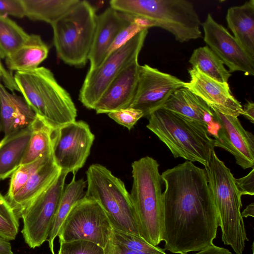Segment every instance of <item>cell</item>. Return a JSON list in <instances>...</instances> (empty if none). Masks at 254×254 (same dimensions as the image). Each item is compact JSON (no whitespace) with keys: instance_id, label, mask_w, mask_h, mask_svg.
I'll return each mask as SVG.
<instances>
[{"instance_id":"1","label":"cell","mask_w":254,"mask_h":254,"mask_svg":"<svg viewBox=\"0 0 254 254\" xmlns=\"http://www.w3.org/2000/svg\"><path fill=\"white\" fill-rule=\"evenodd\" d=\"M161 177L165 186L161 235L164 250L184 254L213 244L218 217L205 169L186 161Z\"/></svg>"},{"instance_id":"2","label":"cell","mask_w":254,"mask_h":254,"mask_svg":"<svg viewBox=\"0 0 254 254\" xmlns=\"http://www.w3.org/2000/svg\"><path fill=\"white\" fill-rule=\"evenodd\" d=\"M14 77L23 99L39 117L58 128L76 121L77 109L68 92L44 66L16 71Z\"/></svg>"},{"instance_id":"3","label":"cell","mask_w":254,"mask_h":254,"mask_svg":"<svg viewBox=\"0 0 254 254\" xmlns=\"http://www.w3.org/2000/svg\"><path fill=\"white\" fill-rule=\"evenodd\" d=\"M204 166L217 210L222 240L236 254H243L249 239L241 212L242 194L236 186V179L214 149Z\"/></svg>"},{"instance_id":"4","label":"cell","mask_w":254,"mask_h":254,"mask_svg":"<svg viewBox=\"0 0 254 254\" xmlns=\"http://www.w3.org/2000/svg\"><path fill=\"white\" fill-rule=\"evenodd\" d=\"M158 162L145 156L131 164L133 179L130 196L141 238L157 246L161 241L163 181Z\"/></svg>"},{"instance_id":"5","label":"cell","mask_w":254,"mask_h":254,"mask_svg":"<svg viewBox=\"0 0 254 254\" xmlns=\"http://www.w3.org/2000/svg\"><path fill=\"white\" fill-rule=\"evenodd\" d=\"M110 7L120 12L146 18L154 27L171 33L184 43L202 37L201 23L193 6L187 0H112Z\"/></svg>"},{"instance_id":"6","label":"cell","mask_w":254,"mask_h":254,"mask_svg":"<svg viewBox=\"0 0 254 254\" xmlns=\"http://www.w3.org/2000/svg\"><path fill=\"white\" fill-rule=\"evenodd\" d=\"M146 127L169 148L175 158L205 165L214 149V139L201 126L160 108L147 117Z\"/></svg>"},{"instance_id":"7","label":"cell","mask_w":254,"mask_h":254,"mask_svg":"<svg viewBox=\"0 0 254 254\" xmlns=\"http://www.w3.org/2000/svg\"><path fill=\"white\" fill-rule=\"evenodd\" d=\"M97 14L88 1L80 0L51 25L57 56L65 64L85 65L94 35Z\"/></svg>"},{"instance_id":"8","label":"cell","mask_w":254,"mask_h":254,"mask_svg":"<svg viewBox=\"0 0 254 254\" xmlns=\"http://www.w3.org/2000/svg\"><path fill=\"white\" fill-rule=\"evenodd\" d=\"M86 183L85 196L100 204L113 228L141 237L130 194L122 180L105 166L93 164L86 171Z\"/></svg>"},{"instance_id":"9","label":"cell","mask_w":254,"mask_h":254,"mask_svg":"<svg viewBox=\"0 0 254 254\" xmlns=\"http://www.w3.org/2000/svg\"><path fill=\"white\" fill-rule=\"evenodd\" d=\"M148 29L143 30L109 54L96 68L88 70L79 94V100L88 109H93L117 75L138 58Z\"/></svg>"},{"instance_id":"10","label":"cell","mask_w":254,"mask_h":254,"mask_svg":"<svg viewBox=\"0 0 254 254\" xmlns=\"http://www.w3.org/2000/svg\"><path fill=\"white\" fill-rule=\"evenodd\" d=\"M113 227L100 204L84 196L71 208L58 233L59 242L83 240L104 249Z\"/></svg>"},{"instance_id":"11","label":"cell","mask_w":254,"mask_h":254,"mask_svg":"<svg viewBox=\"0 0 254 254\" xmlns=\"http://www.w3.org/2000/svg\"><path fill=\"white\" fill-rule=\"evenodd\" d=\"M67 174L61 171L52 184L22 212L21 233L30 248L39 247L48 240Z\"/></svg>"},{"instance_id":"12","label":"cell","mask_w":254,"mask_h":254,"mask_svg":"<svg viewBox=\"0 0 254 254\" xmlns=\"http://www.w3.org/2000/svg\"><path fill=\"white\" fill-rule=\"evenodd\" d=\"M94 139L89 126L83 121H75L58 128L53 155L61 171L75 174L82 168Z\"/></svg>"},{"instance_id":"13","label":"cell","mask_w":254,"mask_h":254,"mask_svg":"<svg viewBox=\"0 0 254 254\" xmlns=\"http://www.w3.org/2000/svg\"><path fill=\"white\" fill-rule=\"evenodd\" d=\"M185 82L148 64L140 65L136 90L129 107L141 111L143 117H148L162 108L175 91L184 87Z\"/></svg>"},{"instance_id":"14","label":"cell","mask_w":254,"mask_h":254,"mask_svg":"<svg viewBox=\"0 0 254 254\" xmlns=\"http://www.w3.org/2000/svg\"><path fill=\"white\" fill-rule=\"evenodd\" d=\"M203 39L207 46L219 58L229 72H243L245 75H254V59L242 48L234 37L210 13L201 23Z\"/></svg>"},{"instance_id":"15","label":"cell","mask_w":254,"mask_h":254,"mask_svg":"<svg viewBox=\"0 0 254 254\" xmlns=\"http://www.w3.org/2000/svg\"><path fill=\"white\" fill-rule=\"evenodd\" d=\"M212 109L220 126L214 138L215 147H221L231 153L243 169L254 168V134L244 128L237 117Z\"/></svg>"},{"instance_id":"16","label":"cell","mask_w":254,"mask_h":254,"mask_svg":"<svg viewBox=\"0 0 254 254\" xmlns=\"http://www.w3.org/2000/svg\"><path fill=\"white\" fill-rule=\"evenodd\" d=\"M190 80L184 87L204 102L211 109L229 115L243 114L240 102L232 94L229 84L217 81L192 66L188 70Z\"/></svg>"},{"instance_id":"17","label":"cell","mask_w":254,"mask_h":254,"mask_svg":"<svg viewBox=\"0 0 254 254\" xmlns=\"http://www.w3.org/2000/svg\"><path fill=\"white\" fill-rule=\"evenodd\" d=\"M133 16L109 7L97 15L93 40L88 56L89 70L98 67L104 61L109 49L118 34L128 26Z\"/></svg>"},{"instance_id":"18","label":"cell","mask_w":254,"mask_h":254,"mask_svg":"<svg viewBox=\"0 0 254 254\" xmlns=\"http://www.w3.org/2000/svg\"><path fill=\"white\" fill-rule=\"evenodd\" d=\"M139 66L138 59L135 60L112 81L94 107L97 114H108L130 106L137 88Z\"/></svg>"},{"instance_id":"19","label":"cell","mask_w":254,"mask_h":254,"mask_svg":"<svg viewBox=\"0 0 254 254\" xmlns=\"http://www.w3.org/2000/svg\"><path fill=\"white\" fill-rule=\"evenodd\" d=\"M162 108L194 122L216 137L220 126L213 110L186 87L175 91Z\"/></svg>"},{"instance_id":"20","label":"cell","mask_w":254,"mask_h":254,"mask_svg":"<svg viewBox=\"0 0 254 254\" xmlns=\"http://www.w3.org/2000/svg\"><path fill=\"white\" fill-rule=\"evenodd\" d=\"M36 117L23 98L0 83V117L4 136L29 127Z\"/></svg>"},{"instance_id":"21","label":"cell","mask_w":254,"mask_h":254,"mask_svg":"<svg viewBox=\"0 0 254 254\" xmlns=\"http://www.w3.org/2000/svg\"><path fill=\"white\" fill-rule=\"evenodd\" d=\"M61 172L53 155L30 178L21 190L8 201L18 219L24 210L52 184Z\"/></svg>"},{"instance_id":"22","label":"cell","mask_w":254,"mask_h":254,"mask_svg":"<svg viewBox=\"0 0 254 254\" xmlns=\"http://www.w3.org/2000/svg\"><path fill=\"white\" fill-rule=\"evenodd\" d=\"M226 18L235 39L254 59V0L229 7Z\"/></svg>"},{"instance_id":"23","label":"cell","mask_w":254,"mask_h":254,"mask_svg":"<svg viewBox=\"0 0 254 254\" xmlns=\"http://www.w3.org/2000/svg\"><path fill=\"white\" fill-rule=\"evenodd\" d=\"M49 51L40 35L30 34L21 46L5 59V63L10 71L33 70L47 58Z\"/></svg>"},{"instance_id":"24","label":"cell","mask_w":254,"mask_h":254,"mask_svg":"<svg viewBox=\"0 0 254 254\" xmlns=\"http://www.w3.org/2000/svg\"><path fill=\"white\" fill-rule=\"evenodd\" d=\"M31 135L30 127L4 136L0 141V181L11 176L21 165Z\"/></svg>"},{"instance_id":"25","label":"cell","mask_w":254,"mask_h":254,"mask_svg":"<svg viewBox=\"0 0 254 254\" xmlns=\"http://www.w3.org/2000/svg\"><path fill=\"white\" fill-rule=\"evenodd\" d=\"M30 127L31 135L21 165L53 153L57 128L37 115Z\"/></svg>"},{"instance_id":"26","label":"cell","mask_w":254,"mask_h":254,"mask_svg":"<svg viewBox=\"0 0 254 254\" xmlns=\"http://www.w3.org/2000/svg\"><path fill=\"white\" fill-rule=\"evenodd\" d=\"M87 183L83 179L76 180L73 174L71 181L64 186L51 225L48 241L52 254H55L54 242L72 206L85 194Z\"/></svg>"},{"instance_id":"27","label":"cell","mask_w":254,"mask_h":254,"mask_svg":"<svg viewBox=\"0 0 254 254\" xmlns=\"http://www.w3.org/2000/svg\"><path fill=\"white\" fill-rule=\"evenodd\" d=\"M79 0H22L25 16L32 20L42 21L51 25L55 22Z\"/></svg>"},{"instance_id":"28","label":"cell","mask_w":254,"mask_h":254,"mask_svg":"<svg viewBox=\"0 0 254 254\" xmlns=\"http://www.w3.org/2000/svg\"><path fill=\"white\" fill-rule=\"evenodd\" d=\"M189 62L209 77L221 83H227L232 75L222 61L207 45L195 49Z\"/></svg>"},{"instance_id":"29","label":"cell","mask_w":254,"mask_h":254,"mask_svg":"<svg viewBox=\"0 0 254 254\" xmlns=\"http://www.w3.org/2000/svg\"><path fill=\"white\" fill-rule=\"evenodd\" d=\"M29 34L9 18L0 15V58L5 59L21 46Z\"/></svg>"},{"instance_id":"30","label":"cell","mask_w":254,"mask_h":254,"mask_svg":"<svg viewBox=\"0 0 254 254\" xmlns=\"http://www.w3.org/2000/svg\"><path fill=\"white\" fill-rule=\"evenodd\" d=\"M53 156H44L25 164L20 165L10 177L8 190L4 196L7 201L12 198L24 187L30 178Z\"/></svg>"},{"instance_id":"31","label":"cell","mask_w":254,"mask_h":254,"mask_svg":"<svg viewBox=\"0 0 254 254\" xmlns=\"http://www.w3.org/2000/svg\"><path fill=\"white\" fill-rule=\"evenodd\" d=\"M116 244L127 249L146 253H160L165 250L154 246L140 236L113 228L111 236Z\"/></svg>"},{"instance_id":"32","label":"cell","mask_w":254,"mask_h":254,"mask_svg":"<svg viewBox=\"0 0 254 254\" xmlns=\"http://www.w3.org/2000/svg\"><path fill=\"white\" fill-rule=\"evenodd\" d=\"M18 218L5 196L0 193V237L15 239L19 230Z\"/></svg>"},{"instance_id":"33","label":"cell","mask_w":254,"mask_h":254,"mask_svg":"<svg viewBox=\"0 0 254 254\" xmlns=\"http://www.w3.org/2000/svg\"><path fill=\"white\" fill-rule=\"evenodd\" d=\"M60 244L59 251L62 254H105L104 249L87 241L77 240Z\"/></svg>"},{"instance_id":"34","label":"cell","mask_w":254,"mask_h":254,"mask_svg":"<svg viewBox=\"0 0 254 254\" xmlns=\"http://www.w3.org/2000/svg\"><path fill=\"white\" fill-rule=\"evenodd\" d=\"M108 115L116 123L129 130L132 129L137 121L143 117L141 111L131 107L110 112Z\"/></svg>"},{"instance_id":"35","label":"cell","mask_w":254,"mask_h":254,"mask_svg":"<svg viewBox=\"0 0 254 254\" xmlns=\"http://www.w3.org/2000/svg\"><path fill=\"white\" fill-rule=\"evenodd\" d=\"M145 29L131 21L128 26L118 34L109 49L106 58L111 53L119 49L137 33Z\"/></svg>"},{"instance_id":"36","label":"cell","mask_w":254,"mask_h":254,"mask_svg":"<svg viewBox=\"0 0 254 254\" xmlns=\"http://www.w3.org/2000/svg\"><path fill=\"white\" fill-rule=\"evenodd\" d=\"M0 15H9L18 18L25 16L22 0H0Z\"/></svg>"},{"instance_id":"37","label":"cell","mask_w":254,"mask_h":254,"mask_svg":"<svg viewBox=\"0 0 254 254\" xmlns=\"http://www.w3.org/2000/svg\"><path fill=\"white\" fill-rule=\"evenodd\" d=\"M236 186L242 195L254 194V168L246 176L236 179Z\"/></svg>"},{"instance_id":"38","label":"cell","mask_w":254,"mask_h":254,"mask_svg":"<svg viewBox=\"0 0 254 254\" xmlns=\"http://www.w3.org/2000/svg\"><path fill=\"white\" fill-rule=\"evenodd\" d=\"M104 252L105 254H167L165 252L160 253H146L132 251L116 244L113 241L111 237L104 248Z\"/></svg>"},{"instance_id":"39","label":"cell","mask_w":254,"mask_h":254,"mask_svg":"<svg viewBox=\"0 0 254 254\" xmlns=\"http://www.w3.org/2000/svg\"><path fill=\"white\" fill-rule=\"evenodd\" d=\"M0 58V83L14 93V91L19 92V89L15 81L14 75L11 71L3 66Z\"/></svg>"},{"instance_id":"40","label":"cell","mask_w":254,"mask_h":254,"mask_svg":"<svg viewBox=\"0 0 254 254\" xmlns=\"http://www.w3.org/2000/svg\"><path fill=\"white\" fill-rule=\"evenodd\" d=\"M184 254H189L188 253ZM192 254H233L227 249L220 247L214 245V244L209 247L197 252L196 253Z\"/></svg>"},{"instance_id":"41","label":"cell","mask_w":254,"mask_h":254,"mask_svg":"<svg viewBox=\"0 0 254 254\" xmlns=\"http://www.w3.org/2000/svg\"><path fill=\"white\" fill-rule=\"evenodd\" d=\"M243 108V114L251 123H254V103L248 101Z\"/></svg>"},{"instance_id":"42","label":"cell","mask_w":254,"mask_h":254,"mask_svg":"<svg viewBox=\"0 0 254 254\" xmlns=\"http://www.w3.org/2000/svg\"><path fill=\"white\" fill-rule=\"evenodd\" d=\"M0 254H15L9 241L0 237Z\"/></svg>"},{"instance_id":"43","label":"cell","mask_w":254,"mask_h":254,"mask_svg":"<svg viewBox=\"0 0 254 254\" xmlns=\"http://www.w3.org/2000/svg\"><path fill=\"white\" fill-rule=\"evenodd\" d=\"M242 216L243 217L247 218L249 216L254 217V203L252 202L241 212Z\"/></svg>"},{"instance_id":"44","label":"cell","mask_w":254,"mask_h":254,"mask_svg":"<svg viewBox=\"0 0 254 254\" xmlns=\"http://www.w3.org/2000/svg\"><path fill=\"white\" fill-rule=\"evenodd\" d=\"M1 128H2V125H1V120H0V130H1Z\"/></svg>"},{"instance_id":"45","label":"cell","mask_w":254,"mask_h":254,"mask_svg":"<svg viewBox=\"0 0 254 254\" xmlns=\"http://www.w3.org/2000/svg\"><path fill=\"white\" fill-rule=\"evenodd\" d=\"M252 251H253L252 254H254V244H253V245H252Z\"/></svg>"},{"instance_id":"46","label":"cell","mask_w":254,"mask_h":254,"mask_svg":"<svg viewBox=\"0 0 254 254\" xmlns=\"http://www.w3.org/2000/svg\"><path fill=\"white\" fill-rule=\"evenodd\" d=\"M58 254H61V252L59 251Z\"/></svg>"}]
</instances>
